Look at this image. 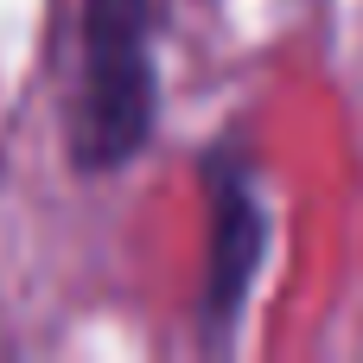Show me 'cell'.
<instances>
[{"mask_svg":"<svg viewBox=\"0 0 363 363\" xmlns=\"http://www.w3.org/2000/svg\"><path fill=\"white\" fill-rule=\"evenodd\" d=\"M153 26L160 0H89L83 89L70 121V147L89 172L134 160L153 128Z\"/></svg>","mask_w":363,"mask_h":363,"instance_id":"6da1fadb","label":"cell"},{"mask_svg":"<svg viewBox=\"0 0 363 363\" xmlns=\"http://www.w3.org/2000/svg\"><path fill=\"white\" fill-rule=\"evenodd\" d=\"M211 281H204V319L211 325H230L249 281H255V255H262V204L255 191L217 166L211 172Z\"/></svg>","mask_w":363,"mask_h":363,"instance_id":"7a4b0ae2","label":"cell"}]
</instances>
